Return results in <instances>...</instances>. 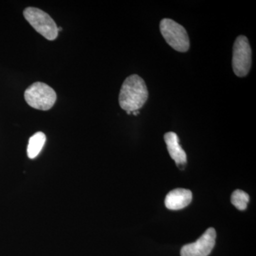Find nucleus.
<instances>
[{
	"label": "nucleus",
	"mask_w": 256,
	"mask_h": 256,
	"mask_svg": "<svg viewBox=\"0 0 256 256\" xmlns=\"http://www.w3.org/2000/svg\"><path fill=\"white\" fill-rule=\"evenodd\" d=\"M148 96L149 94L144 80L136 74L130 76L121 87L120 106L126 112L139 110L146 104Z\"/></svg>",
	"instance_id": "f257e3e1"
},
{
	"label": "nucleus",
	"mask_w": 256,
	"mask_h": 256,
	"mask_svg": "<svg viewBox=\"0 0 256 256\" xmlns=\"http://www.w3.org/2000/svg\"><path fill=\"white\" fill-rule=\"evenodd\" d=\"M24 98L28 106L41 110H50L56 100V94L50 86L35 82L24 92Z\"/></svg>",
	"instance_id": "f03ea898"
},
{
	"label": "nucleus",
	"mask_w": 256,
	"mask_h": 256,
	"mask_svg": "<svg viewBox=\"0 0 256 256\" xmlns=\"http://www.w3.org/2000/svg\"><path fill=\"white\" fill-rule=\"evenodd\" d=\"M24 16L33 28L46 40L53 41L58 36L56 24L45 12L36 8H28L24 11Z\"/></svg>",
	"instance_id": "7ed1b4c3"
},
{
	"label": "nucleus",
	"mask_w": 256,
	"mask_h": 256,
	"mask_svg": "<svg viewBox=\"0 0 256 256\" xmlns=\"http://www.w3.org/2000/svg\"><path fill=\"white\" fill-rule=\"evenodd\" d=\"M160 28L162 35L170 46L178 52H188L190 46V38L182 25L170 18H163Z\"/></svg>",
	"instance_id": "20e7f679"
},
{
	"label": "nucleus",
	"mask_w": 256,
	"mask_h": 256,
	"mask_svg": "<svg viewBox=\"0 0 256 256\" xmlns=\"http://www.w3.org/2000/svg\"><path fill=\"white\" fill-rule=\"evenodd\" d=\"M252 64V52L248 40L245 36H239L233 47L232 66L234 74L238 77H245Z\"/></svg>",
	"instance_id": "39448f33"
},
{
	"label": "nucleus",
	"mask_w": 256,
	"mask_h": 256,
	"mask_svg": "<svg viewBox=\"0 0 256 256\" xmlns=\"http://www.w3.org/2000/svg\"><path fill=\"white\" fill-rule=\"evenodd\" d=\"M216 233L215 229H207L196 242L186 244L181 249V256H208L215 246Z\"/></svg>",
	"instance_id": "423d86ee"
},
{
	"label": "nucleus",
	"mask_w": 256,
	"mask_h": 256,
	"mask_svg": "<svg viewBox=\"0 0 256 256\" xmlns=\"http://www.w3.org/2000/svg\"><path fill=\"white\" fill-rule=\"evenodd\" d=\"M165 143L172 159L174 160L176 165L182 169L186 163V154L180 144V139L175 132H169L164 134Z\"/></svg>",
	"instance_id": "0eeeda50"
},
{
	"label": "nucleus",
	"mask_w": 256,
	"mask_h": 256,
	"mask_svg": "<svg viewBox=\"0 0 256 256\" xmlns=\"http://www.w3.org/2000/svg\"><path fill=\"white\" fill-rule=\"evenodd\" d=\"M192 193L185 188H176L168 193L165 198V206L168 210H180L191 203Z\"/></svg>",
	"instance_id": "6e6552de"
},
{
	"label": "nucleus",
	"mask_w": 256,
	"mask_h": 256,
	"mask_svg": "<svg viewBox=\"0 0 256 256\" xmlns=\"http://www.w3.org/2000/svg\"><path fill=\"white\" fill-rule=\"evenodd\" d=\"M46 140V136L44 133L42 132L35 133L30 138L28 146V156L30 159H34L38 156Z\"/></svg>",
	"instance_id": "1a4fd4ad"
},
{
	"label": "nucleus",
	"mask_w": 256,
	"mask_h": 256,
	"mask_svg": "<svg viewBox=\"0 0 256 256\" xmlns=\"http://www.w3.org/2000/svg\"><path fill=\"white\" fill-rule=\"evenodd\" d=\"M249 202V195L242 190H236L232 195V203L238 210H246Z\"/></svg>",
	"instance_id": "9d476101"
},
{
	"label": "nucleus",
	"mask_w": 256,
	"mask_h": 256,
	"mask_svg": "<svg viewBox=\"0 0 256 256\" xmlns=\"http://www.w3.org/2000/svg\"><path fill=\"white\" fill-rule=\"evenodd\" d=\"M132 114H134V116H137V114H140V111L139 110L134 111V112H132Z\"/></svg>",
	"instance_id": "9b49d317"
}]
</instances>
